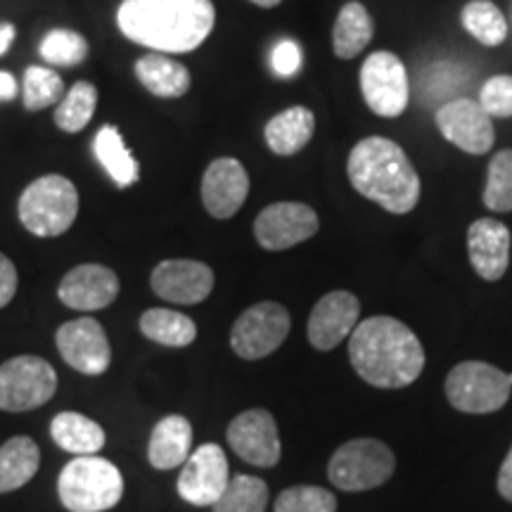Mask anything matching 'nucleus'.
I'll list each match as a JSON object with an SVG mask.
<instances>
[{
    "label": "nucleus",
    "instance_id": "nucleus-12",
    "mask_svg": "<svg viewBox=\"0 0 512 512\" xmlns=\"http://www.w3.org/2000/svg\"><path fill=\"white\" fill-rule=\"evenodd\" d=\"M230 482L226 451L219 444H204L190 453L178 475V494L185 503L207 508L219 501Z\"/></svg>",
    "mask_w": 512,
    "mask_h": 512
},
{
    "label": "nucleus",
    "instance_id": "nucleus-9",
    "mask_svg": "<svg viewBox=\"0 0 512 512\" xmlns=\"http://www.w3.org/2000/svg\"><path fill=\"white\" fill-rule=\"evenodd\" d=\"M290 328V313L283 304L259 302L235 320L230 330V347L245 361H259L285 342Z\"/></svg>",
    "mask_w": 512,
    "mask_h": 512
},
{
    "label": "nucleus",
    "instance_id": "nucleus-19",
    "mask_svg": "<svg viewBox=\"0 0 512 512\" xmlns=\"http://www.w3.org/2000/svg\"><path fill=\"white\" fill-rule=\"evenodd\" d=\"M119 294V278L112 268L100 264H81L69 271L57 287L64 306L76 311L107 309Z\"/></svg>",
    "mask_w": 512,
    "mask_h": 512
},
{
    "label": "nucleus",
    "instance_id": "nucleus-36",
    "mask_svg": "<svg viewBox=\"0 0 512 512\" xmlns=\"http://www.w3.org/2000/svg\"><path fill=\"white\" fill-rule=\"evenodd\" d=\"M479 105L489 117H512V76H494L484 83Z\"/></svg>",
    "mask_w": 512,
    "mask_h": 512
},
{
    "label": "nucleus",
    "instance_id": "nucleus-28",
    "mask_svg": "<svg viewBox=\"0 0 512 512\" xmlns=\"http://www.w3.org/2000/svg\"><path fill=\"white\" fill-rule=\"evenodd\" d=\"M140 330L147 339L164 347H188L197 337L195 320L171 309L145 311L140 316Z\"/></svg>",
    "mask_w": 512,
    "mask_h": 512
},
{
    "label": "nucleus",
    "instance_id": "nucleus-17",
    "mask_svg": "<svg viewBox=\"0 0 512 512\" xmlns=\"http://www.w3.org/2000/svg\"><path fill=\"white\" fill-rule=\"evenodd\" d=\"M361 302L356 294L337 290L318 299L309 316V342L313 349L330 351L356 330Z\"/></svg>",
    "mask_w": 512,
    "mask_h": 512
},
{
    "label": "nucleus",
    "instance_id": "nucleus-39",
    "mask_svg": "<svg viewBox=\"0 0 512 512\" xmlns=\"http://www.w3.org/2000/svg\"><path fill=\"white\" fill-rule=\"evenodd\" d=\"M498 491H501V496L505 498V501L512 503V448L503 460L501 472H498Z\"/></svg>",
    "mask_w": 512,
    "mask_h": 512
},
{
    "label": "nucleus",
    "instance_id": "nucleus-31",
    "mask_svg": "<svg viewBox=\"0 0 512 512\" xmlns=\"http://www.w3.org/2000/svg\"><path fill=\"white\" fill-rule=\"evenodd\" d=\"M268 486L252 475H235L211 508L214 512H266Z\"/></svg>",
    "mask_w": 512,
    "mask_h": 512
},
{
    "label": "nucleus",
    "instance_id": "nucleus-42",
    "mask_svg": "<svg viewBox=\"0 0 512 512\" xmlns=\"http://www.w3.org/2000/svg\"><path fill=\"white\" fill-rule=\"evenodd\" d=\"M249 3L259 5V8H275V5H280L283 0H249Z\"/></svg>",
    "mask_w": 512,
    "mask_h": 512
},
{
    "label": "nucleus",
    "instance_id": "nucleus-27",
    "mask_svg": "<svg viewBox=\"0 0 512 512\" xmlns=\"http://www.w3.org/2000/svg\"><path fill=\"white\" fill-rule=\"evenodd\" d=\"M41 465V451L29 437H12L0 446V494L31 482Z\"/></svg>",
    "mask_w": 512,
    "mask_h": 512
},
{
    "label": "nucleus",
    "instance_id": "nucleus-26",
    "mask_svg": "<svg viewBox=\"0 0 512 512\" xmlns=\"http://www.w3.org/2000/svg\"><path fill=\"white\" fill-rule=\"evenodd\" d=\"M373 34L375 24L370 12L366 10V5L351 0V3L339 10L335 29H332V48H335V55L339 60H351V57H356L368 46Z\"/></svg>",
    "mask_w": 512,
    "mask_h": 512
},
{
    "label": "nucleus",
    "instance_id": "nucleus-7",
    "mask_svg": "<svg viewBox=\"0 0 512 512\" xmlns=\"http://www.w3.org/2000/svg\"><path fill=\"white\" fill-rule=\"evenodd\" d=\"M396 470V458L384 441L377 439H351L335 451L328 463V477L337 489L368 491L389 482Z\"/></svg>",
    "mask_w": 512,
    "mask_h": 512
},
{
    "label": "nucleus",
    "instance_id": "nucleus-11",
    "mask_svg": "<svg viewBox=\"0 0 512 512\" xmlns=\"http://www.w3.org/2000/svg\"><path fill=\"white\" fill-rule=\"evenodd\" d=\"M318 214L302 202H275L256 216V242L268 252H283L318 233Z\"/></svg>",
    "mask_w": 512,
    "mask_h": 512
},
{
    "label": "nucleus",
    "instance_id": "nucleus-6",
    "mask_svg": "<svg viewBox=\"0 0 512 512\" xmlns=\"http://www.w3.org/2000/svg\"><path fill=\"white\" fill-rule=\"evenodd\" d=\"M512 375L484 361H463L446 377V399L460 413H496L508 403Z\"/></svg>",
    "mask_w": 512,
    "mask_h": 512
},
{
    "label": "nucleus",
    "instance_id": "nucleus-23",
    "mask_svg": "<svg viewBox=\"0 0 512 512\" xmlns=\"http://www.w3.org/2000/svg\"><path fill=\"white\" fill-rule=\"evenodd\" d=\"M138 81L157 98H181L190 91V72L169 55H143L136 62Z\"/></svg>",
    "mask_w": 512,
    "mask_h": 512
},
{
    "label": "nucleus",
    "instance_id": "nucleus-3",
    "mask_svg": "<svg viewBox=\"0 0 512 512\" xmlns=\"http://www.w3.org/2000/svg\"><path fill=\"white\" fill-rule=\"evenodd\" d=\"M349 181L358 195L380 204L389 214H408L420 202V176L394 140L370 136L354 145Z\"/></svg>",
    "mask_w": 512,
    "mask_h": 512
},
{
    "label": "nucleus",
    "instance_id": "nucleus-25",
    "mask_svg": "<svg viewBox=\"0 0 512 512\" xmlns=\"http://www.w3.org/2000/svg\"><path fill=\"white\" fill-rule=\"evenodd\" d=\"M93 152L102 164V169L119 188H131L140 178V164L131 155L117 126H102L93 140Z\"/></svg>",
    "mask_w": 512,
    "mask_h": 512
},
{
    "label": "nucleus",
    "instance_id": "nucleus-4",
    "mask_svg": "<svg viewBox=\"0 0 512 512\" xmlns=\"http://www.w3.org/2000/svg\"><path fill=\"white\" fill-rule=\"evenodd\" d=\"M57 494L69 512H105L124 496V477L110 460L79 456L64 465Z\"/></svg>",
    "mask_w": 512,
    "mask_h": 512
},
{
    "label": "nucleus",
    "instance_id": "nucleus-14",
    "mask_svg": "<svg viewBox=\"0 0 512 512\" xmlns=\"http://www.w3.org/2000/svg\"><path fill=\"white\" fill-rule=\"evenodd\" d=\"M57 349L67 366L83 375H102L110 368L112 349L107 332L95 318H76L57 330Z\"/></svg>",
    "mask_w": 512,
    "mask_h": 512
},
{
    "label": "nucleus",
    "instance_id": "nucleus-33",
    "mask_svg": "<svg viewBox=\"0 0 512 512\" xmlns=\"http://www.w3.org/2000/svg\"><path fill=\"white\" fill-rule=\"evenodd\" d=\"M484 204L491 211H512V150H501L491 159Z\"/></svg>",
    "mask_w": 512,
    "mask_h": 512
},
{
    "label": "nucleus",
    "instance_id": "nucleus-37",
    "mask_svg": "<svg viewBox=\"0 0 512 512\" xmlns=\"http://www.w3.org/2000/svg\"><path fill=\"white\" fill-rule=\"evenodd\" d=\"M271 67L278 76L297 74V69L302 67V48L290 38L280 41L271 53Z\"/></svg>",
    "mask_w": 512,
    "mask_h": 512
},
{
    "label": "nucleus",
    "instance_id": "nucleus-22",
    "mask_svg": "<svg viewBox=\"0 0 512 512\" xmlns=\"http://www.w3.org/2000/svg\"><path fill=\"white\" fill-rule=\"evenodd\" d=\"M316 131V117L306 107H290V110L275 114L264 128L266 145L280 157L297 155L304 150Z\"/></svg>",
    "mask_w": 512,
    "mask_h": 512
},
{
    "label": "nucleus",
    "instance_id": "nucleus-5",
    "mask_svg": "<svg viewBox=\"0 0 512 512\" xmlns=\"http://www.w3.org/2000/svg\"><path fill=\"white\" fill-rule=\"evenodd\" d=\"M19 221L38 238H57L74 226L79 214V192L60 174L36 178L24 188L17 204Z\"/></svg>",
    "mask_w": 512,
    "mask_h": 512
},
{
    "label": "nucleus",
    "instance_id": "nucleus-34",
    "mask_svg": "<svg viewBox=\"0 0 512 512\" xmlns=\"http://www.w3.org/2000/svg\"><path fill=\"white\" fill-rule=\"evenodd\" d=\"M88 55V41L81 34L69 29H55L41 41V57L48 64L60 67H74L81 64Z\"/></svg>",
    "mask_w": 512,
    "mask_h": 512
},
{
    "label": "nucleus",
    "instance_id": "nucleus-18",
    "mask_svg": "<svg viewBox=\"0 0 512 512\" xmlns=\"http://www.w3.org/2000/svg\"><path fill=\"white\" fill-rule=\"evenodd\" d=\"M247 195L249 176L238 159L221 157L207 166L202 178V202L214 219H230L238 214Z\"/></svg>",
    "mask_w": 512,
    "mask_h": 512
},
{
    "label": "nucleus",
    "instance_id": "nucleus-24",
    "mask_svg": "<svg viewBox=\"0 0 512 512\" xmlns=\"http://www.w3.org/2000/svg\"><path fill=\"white\" fill-rule=\"evenodd\" d=\"M50 434L55 444L74 456H95L105 446V430L98 422L81 413L64 411L50 422Z\"/></svg>",
    "mask_w": 512,
    "mask_h": 512
},
{
    "label": "nucleus",
    "instance_id": "nucleus-16",
    "mask_svg": "<svg viewBox=\"0 0 512 512\" xmlns=\"http://www.w3.org/2000/svg\"><path fill=\"white\" fill-rule=\"evenodd\" d=\"M152 290L171 304H200L214 290V271L202 261L166 259L152 271Z\"/></svg>",
    "mask_w": 512,
    "mask_h": 512
},
{
    "label": "nucleus",
    "instance_id": "nucleus-2",
    "mask_svg": "<svg viewBox=\"0 0 512 512\" xmlns=\"http://www.w3.org/2000/svg\"><path fill=\"white\" fill-rule=\"evenodd\" d=\"M349 358L361 380L380 389L408 387L425 368L418 335L389 316H373L356 325L349 337Z\"/></svg>",
    "mask_w": 512,
    "mask_h": 512
},
{
    "label": "nucleus",
    "instance_id": "nucleus-8",
    "mask_svg": "<svg viewBox=\"0 0 512 512\" xmlns=\"http://www.w3.org/2000/svg\"><path fill=\"white\" fill-rule=\"evenodd\" d=\"M57 373L38 356H15L0 366V411H34L53 399Z\"/></svg>",
    "mask_w": 512,
    "mask_h": 512
},
{
    "label": "nucleus",
    "instance_id": "nucleus-20",
    "mask_svg": "<svg viewBox=\"0 0 512 512\" xmlns=\"http://www.w3.org/2000/svg\"><path fill=\"white\" fill-rule=\"evenodd\" d=\"M467 249L479 278L496 283L510 264V230L496 219H479L467 230Z\"/></svg>",
    "mask_w": 512,
    "mask_h": 512
},
{
    "label": "nucleus",
    "instance_id": "nucleus-32",
    "mask_svg": "<svg viewBox=\"0 0 512 512\" xmlns=\"http://www.w3.org/2000/svg\"><path fill=\"white\" fill-rule=\"evenodd\" d=\"M64 98V83L60 74L46 67H29L24 72L22 102L29 112H41L57 105Z\"/></svg>",
    "mask_w": 512,
    "mask_h": 512
},
{
    "label": "nucleus",
    "instance_id": "nucleus-38",
    "mask_svg": "<svg viewBox=\"0 0 512 512\" xmlns=\"http://www.w3.org/2000/svg\"><path fill=\"white\" fill-rule=\"evenodd\" d=\"M17 294V268L5 254H0V309H5Z\"/></svg>",
    "mask_w": 512,
    "mask_h": 512
},
{
    "label": "nucleus",
    "instance_id": "nucleus-21",
    "mask_svg": "<svg viewBox=\"0 0 512 512\" xmlns=\"http://www.w3.org/2000/svg\"><path fill=\"white\" fill-rule=\"evenodd\" d=\"M192 427L183 415H166L155 425L147 446V458L157 470H174L190 458Z\"/></svg>",
    "mask_w": 512,
    "mask_h": 512
},
{
    "label": "nucleus",
    "instance_id": "nucleus-1",
    "mask_svg": "<svg viewBox=\"0 0 512 512\" xmlns=\"http://www.w3.org/2000/svg\"><path fill=\"white\" fill-rule=\"evenodd\" d=\"M214 22L211 0H124L117 12L121 34L157 53H190L200 48Z\"/></svg>",
    "mask_w": 512,
    "mask_h": 512
},
{
    "label": "nucleus",
    "instance_id": "nucleus-15",
    "mask_svg": "<svg viewBox=\"0 0 512 512\" xmlns=\"http://www.w3.org/2000/svg\"><path fill=\"white\" fill-rule=\"evenodd\" d=\"M228 444L245 463L254 467L278 465L280 453H283L278 425L264 408H252L230 422Z\"/></svg>",
    "mask_w": 512,
    "mask_h": 512
},
{
    "label": "nucleus",
    "instance_id": "nucleus-13",
    "mask_svg": "<svg viewBox=\"0 0 512 512\" xmlns=\"http://www.w3.org/2000/svg\"><path fill=\"white\" fill-rule=\"evenodd\" d=\"M434 119H437L441 136L467 152V155H486L496 143L491 117L479 102L470 98L446 102L434 114Z\"/></svg>",
    "mask_w": 512,
    "mask_h": 512
},
{
    "label": "nucleus",
    "instance_id": "nucleus-35",
    "mask_svg": "<svg viewBox=\"0 0 512 512\" xmlns=\"http://www.w3.org/2000/svg\"><path fill=\"white\" fill-rule=\"evenodd\" d=\"M337 498L323 486H292L275 501V512H335Z\"/></svg>",
    "mask_w": 512,
    "mask_h": 512
},
{
    "label": "nucleus",
    "instance_id": "nucleus-30",
    "mask_svg": "<svg viewBox=\"0 0 512 512\" xmlns=\"http://www.w3.org/2000/svg\"><path fill=\"white\" fill-rule=\"evenodd\" d=\"M463 27L484 46H501L508 38V19L491 0H472L463 8Z\"/></svg>",
    "mask_w": 512,
    "mask_h": 512
},
{
    "label": "nucleus",
    "instance_id": "nucleus-41",
    "mask_svg": "<svg viewBox=\"0 0 512 512\" xmlns=\"http://www.w3.org/2000/svg\"><path fill=\"white\" fill-rule=\"evenodd\" d=\"M15 24L10 22H3L0 24V57L8 53V48L12 46V41H15Z\"/></svg>",
    "mask_w": 512,
    "mask_h": 512
},
{
    "label": "nucleus",
    "instance_id": "nucleus-29",
    "mask_svg": "<svg viewBox=\"0 0 512 512\" xmlns=\"http://www.w3.org/2000/svg\"><path fill=\"white\" fill-rule=\"evenodd\" d=\"M98 107V88L91 81H76L55 107V124L64 133H79L93 119Z\"/></svg>",
    "mask_w": 512,
    "mask_h": 512
},
{
    "label": "nucleus",
    "instance_id": "nucleus-40",
    "mask_svg": "<svg viewBox=\"0 0 512 512\" xmlns=\"http://www.w3.org/2000/svg\"><path fill=\"white\" fill-rule=\"evenodd\" d=\"M17 95V81L8 72H0V102H8Z\"/></svg>",
    "mask_w": 512,
    "mask_h": 512
},
{
    "label": "nucleus",
    "instance_id": "nucleus-10",
    "mask_svg": "<svg viewBox=\"0 0 512 512\" xmlns=\"http://www.w3.org/2000/svg\"><path fill=\"white\" fill-rule=\"evenodd\" d=\"M361 91L370 112H375L377 117H401L408 107V98H411L403 62L394 53L377 50L363 62Z\"/></svg>",
    "mask_w": 512,
    "mask_h": 512
}]
</instances>
